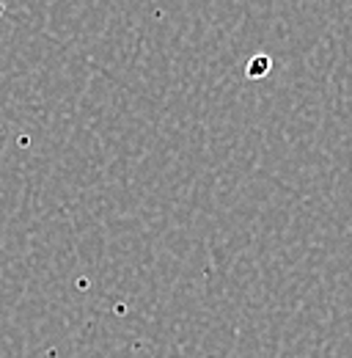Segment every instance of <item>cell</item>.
Here are the masks:
<instances>
[{"mask_svg": "<svg viewBox=\"0 0 352 358\" xmlns=\"http://www.w3.org/2000/svg\"><path fill=\"white\" fill-rule=\"evenodd\" d=\"M267 69H270V58H267V55H259V58H254V61L248 64V78H264Z\"/></svg>", "mask_w": 352, "mask_h": 358, "instance_id": "cell-1", "label": "cell"}, {"mask_svg": "<svg viewBox=\"0 0 352 358\" xmlns=\"http://www.w3.org/2000/svg\"><path fill=\"white\" fill-rule=\"evenodd\" d=\"M0 138H3V130H0Z\"/></svg>", "mask_w": 352, "mask_h": 358, "instance_id": "cell-2", "label": "cell"}]
</instances>
